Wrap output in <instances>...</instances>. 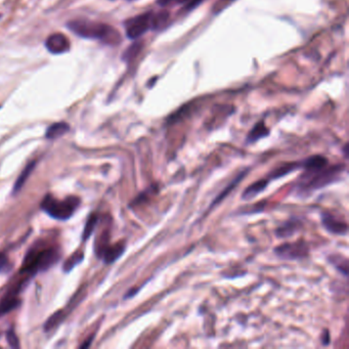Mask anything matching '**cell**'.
<instances>
[{
	"mask_svg": "<svg viewBox=\"0 0 349 349\" xmlns=\"http://www.w3.org/2000/svg\"><path fill=\"white\" fill-rule=\"evenodd\" d=\"M345 168L343 164H338L330 167L326 165L304 169V173L300 176L299 182L296 186L298 193L307 195L339 180Z\"/></svg>",
	"mask_w": 349,
	"mask_h": 349,
	"instance_id": "cell-1",
	"label": "cell"
},
{
	"mask_svg": "<svg viewBox=\"0 0 349 349\" xmlns=\"http://www.w3.org/2000/svg\"><path fill=\"white\" fill-rule=\"evenodd\" d=\"M67 26L76 35L86 39H98L113 45H116L121 40L118 31L106 24L87 20H74L69 22Z\"/></svg>",
	"mask_w": 349,
	"mask_h": 349,
	"instance_id": "cell-2",
	"label": "cell"
},
{
	"mask_svg": "<svg viewBox=\"0 0 349 349\" xmlns=\"http://www.w3.org/2000/svg\"><path fill=\"white\" fill-rule=\"evenodd\" d=\"M80 205V199L77 197H68L67 199L61 201L57 200L51 195H47L41 203V208L49 216L56 219H69L78 206Z\"/></svg>",
	"mask_w": 349,
	"mask_h": 349,
	"instance_id": "cell-3",
	"label": "cell"
},
{
	"mask_svg": "<svg viewBox=\"0 0 349 349\" xmlns=\"http://www.w3.org/2000/svg\"><path fill=\"white\" fill-rule=\"evenodd\" d=\"M58 259L59 252L54 249L33 251L25 258L23 270L28 273H36L37 271L47 269L53 265Z\"/></svg>",
	"mask_w": 349,
	"mask_h": 349,
	"instance_id": "cell-4",
	"label": "cell"
},
{
	"mask_svg": "<svg viewBox=\"0 0 349 349\" xmlns=\"http://www.w3.org/2000/svg\"><path fill=\"white\" fill-rule=\"evenodd\" d=\"M274 254L285 260H296L305 258L309 253L306 242L299 240L294 243H284L273 249Z\"/></svg>",
	"mask_w": 349,
	"mask_h": 349,
	"instance_id": "cell-5",
	"label": "cell"
},
{
	"mask_svg": "<svg viewBox=\"0 0 349 349\" xmlns=\"http://www.w3.org/2000/svg\"><path fill=\"white\" fill-rule=\"evenodd\" d=\"M153 14L145 12L128 20L125 24L126 35L129 39L135 40L142 36L150 28H152Z\"/></svg>",
	"mask_w": 349,
	"mask_h": 349,
	"instance_id": "cell-6",
	"label": "cell"
},
{
	"mask_svg": "<svg viewBox=\"0 0 349 349\" xmlns=\"http://www.w3.org/2000/svg\"><path fill=\"white\" fill-rule=\"evenodd\" d=\"M322 224L324 228L333 234L337 235H345L347 233V224L341 219H338L335 215L330 212H323L322 213Z\"/></svg>",
	"mask_w": 349,
	"mask_h": 349,
	"instance_id": "cell-7",
	"label": "cell"
},
{
	"mask_svg": "<svg viewBox=\"0 0 349 349\" xmlns=\"http://www.w3.org/2000/svg\"><path fill=\"white\" fill-rule=\"evenodd\" d=\"M45 46L50 53L62 54L69 51L70 41L64 34L54 33L46 39Z\"/></svg>",
	"mask_w": 349,
	"mask_h": 349,
	"instance_id": "cell-8",
	"label": "cell"
},
{
	"mask_svg": "<svg viewBox=\"0 0 349 349\" xmlns=\"http://www.w3.org/2000/svg\"><path fill=\"white\" fill-rule=\"evenodd\" d=\"M125 250V245L123 243H118L116 245L110 246L108 245L100 254L99 256L104 258L105 262L107 263H112L117 260L124 252Z\"/></svg>",
	"mask_w": 349,
	"mask_h": 349,
	"instance_id": "cell-9",
	"label": "cell"
},
{
	"mask_svg": "<svg viewBox=\"0 0 349 349\" xmlns=\"http://www.w3.org/2000/svg\"><path fill=\"white\" fill-rule=\"evenodd\" d=\"M268 182H269V179L266 177V178L257 180V181H255L254 183L250 185V186L244 191V193H243V195H242V199L248 201V200H251V199L257 197L261 192H263V191L267 188Z\"/></svg>",
	"mask_w": 349,
	"mask_h": 349,
	"instance_id": "cell-10",
	"label": "cell"
},
{
	"mask_svg": "<svg viewBox=\"0 0 349 349\" xmlns=\"http://www.w3.org/2000/svg\"><path fill=\"white\" fill-rule=\"evenodd\" d=\"M301 229V222L299 219L296 218H292L290 221H288L287 223H285L282 227H280L277 231H275V234L278 237H289L291 235H293L294 233H297L299 230Z\"/></svg>",
	"mask_w": 349,
	"mask_h": 349,
	"instance_id": "cell-11",
	"label": "cell"
},
{
	"mask_svg": "<svg viewBox=\"0 0 349 349\" xmlns=\"http://www.w3.org/2000/svg\"><path fill=\"white\" fill-rule=\"evenodd\" d=\"M16 294L14 291L8 292L6 296L1 300L0 302V315L8 314L9 311L13 310L20 305V300L16 297Z\"/></svg>",
	"mask_w": 349,
	"mask_h": 349,
	"instance_id": "cell-12",
	"label": "cell"
},
{
	"mask_svg": "<svg viewBox=\"0 0 349 349\" xmlns=\"http://www.w3.org/2000/svg\"><path fill=\"white\" fill-rule=\"evenodd\" d=\"M269 134V130L268 128L265 126L264 122H258L253 128L252 130L249 132L248 136H247V142L248 143H254L257 140L267 136Z\"/></svg>",
	"mask_w": 349,
	"mask_h": 349,
	"instance_id": "cell-13",
	"label": "cell"
},
{
	"mask_svg": "<svg viewBox=\"0 0 349 349\" xmlns=\"http://www.w3.org/2000/svg\"><path fill=\"white\" fill-rule=\"evenodd\" d=\"M299 168H301V162L298 163H286L284 165H282L281 167L274 169L268 176L267 178L270 179H275V178H280L283 177L285 175H288L289 173L298 170Z\"/></svg>",
	"mask_w": 349,
	"mask_h": 349,
	"instance_id": "cell-14",
	"label": "cell"
},
{
	"mask_svg": "<svg viewBox=\"0 0 349 349\" xmlns=\"http://www.w3.org/2000/svg\"><path fill=\"white\" fill-rule=\"evenodd\" d=\"M69 129H70L69 125L65 122L54 123L47 128L45 135H46V138L48 139H56L58 137H61L65 133H67Z\"/></svg>",
	"mask_w": 349,
	"mask_h": 349,
	"instance_id": "cell-15",
	"label": "cell"
},
{
	"mask_svg": "<svg viewBox=\"0 0 349 349\" xmlns=\"http://www.w3.org/2000/svg\"><path fill=\"white\" fill-rule=\"evenodd\" d=\"M249 172V170L247 169L246 171H244V172H241L240 173V175H237L234 179H233V181H232V183H230L229 186H227V188L221 193V195L213 201V203H212V205H211V207H213V206H215L217 203H219L221 201H223L230 193H231V191L233 190V188H235L236 187V185L244 178V176H246L247 175V173Z\"/></svg>",
	"mask_w": 349,
	"mask_h": 349,
	"instance_id": "cell-16",
	"label": "cell"
},
{
	"mask_svg": "<svg viewBox=\"0 0 349 349\" xmlns=\"http://www.w3.org/2000/svg\"><path fill=\"white\" fill-rule=\"evenodd\" d=\"M329 261L341 272L344 277L348 275V260L347 258L340 255H331Z\"/></svg>",
	"mask_w": 349,
	"mask_h": 349,
	"instance_id": "cell-17",
	"label": "cell"
},
{
	"mask_svg": "<svg viewBox=\"0 0 349 349\" xmlns=\"http://www.w3.org/2000/svg\"><path fill=\"white\" fill-rule=\"evenodd\" d=\"M34 167H35V162H32V163H30V164L24 169V171L21 173L20 177L17 178V180H16V182H15V185H14L13 193H16V192H19V191L21 190V188L24 186V183H25L26 180L28 179L29 175H30L31 172L33 171Z\"/></svg>",
	"mask_w": 349,
	"mask_h": 349,
	"instance_id": "cell-18",
	"label": "cell"
},
{
	"mask_svg": "<svg viewBox=\"0 0 349 349\" xmlns=\"http://www.w3.org/2000/svg\"><path fill=\"white\" fill-rule=\"evenodd\" d=\"M83 260V253L81 251H78L74 253L64 264V271L69 272L71 269H73L77 264H79Z\"/></svg>",
	"mask_w": 349,
	"mask_h": 349,
	"instance_id": "cell-19",
	"label": "cell"
},
{
	"mask_svg": "<svg viewBox=\"0 0 349 349\" xmlns=\"http://www.w3.org/2000/svg\"><path fill=\"white\" fill-rule=\"evenodd\" d=\"M168 17H169V14L166 11L159 12L158 14L153 15L152 28H154V29H161L166 24Z\"/></svg>",
	"mask_w": 349,
	"mask_h": 349,
	"instance_id": "cell-20",
	"label": "cell"
},
{
	"mask_svg": "<svg viewBox=\"0 0 349 349\" xmlns=\"http://www.w3.org/2000/svg\"><path fill=\"white\" fill-rule=\"evenodd\" d=\"M65 315L63 314V311H58L57 314H54L52 317H50L48 319V321L45 323V331H50L52 330L54 327H57L61 322L62 320L64 319Z\"/></svg>",
	"mask_w": 349,
	"mask_h": 349,
	"instance_id": "cell-21",
	"label": "cell"
},
{
	"mask_svg": "<svg viewBox=\"0 0 349 349\" xmlns=\"http://www.w3.org/2000/svg\"><path fill=\"white\" fill-rule=\"evenodd\" d=\"M97 224H98V216L97 215H91L89 217V219L87 221L85 229H84V232H83V238L84 240H87L90 236V234L94 233Z\"/></svg>",
	"mask_w": 349,
	"mask_h": 349,
	"instance_id": "cell-22",
	"label": "cell"
},
{
	"mask_svg": "<svg viewBox=\"0 0 349 349\" xmlns=\"http://www.w3.org/2000/svg\"><path fill=\"white\" fill-rule=\"evenodd\" d=\"M141 48V44L140 43H134L132 44L129 48H127L125 54L123 56L124 60H131L132 58H134L140 50Z\"/></svg>",
	"mask_w": 349,
	"mask_h": 349,
	"instance_id": "cell-23",
	"label": "cell"
},
{
	"mask_svg": "<svg viewBox=\"0 0 349 349\" xmlns=\"http://www.w3.org/2000/svg\"><path fill=\"white\" fill-rule=\"evenodd\" d=\"M6 339H7V342L8 344L15 348V347H19L20 344H19V339L16 337V335L14 334V332L12 330H9L7 333H6Z\"/></svg>",
	"mask_w": 349,
	"mask_h": 349,
	"instance_id": "cell-24",
	"label": "cell"
},
{
	"mask_svg": "<svg viewBox=\"0 0 349 349\" xmlns=\"http://www.w3.org/2000/svg\"><path fill=\"white\" fill-rule=\"evenodd\" d=\"M9 269V262L8 258L6 257L5 254L0 253V272L7 271Z\"/></svg>",
	"mask_w": 349,
	"mask_h": 349,
	"instance_id": "cell-25",
	"label": "cell"
},
{
	"mask_svg": "<svg viewBox=\"0 0 349 349\" xmlns=\"http://www.w3.org/2000/svg\"><path fill=\"white\" fill-rule=\"evenodd\" d=\"M344 156L347 158L348 157V144L346 143L344 146Z\"/></svg>",
	"mask_w": 349,
	"mask_h": 349,
	"instance_id": "cell-26",
	"label": "cell"
},
{
	"mask_svg": "<svg viewBox=\"0 0 349 349\" xmlns=\"http://www.w3.org/2000/svg\"><path fill=\"white\" fill-rule=\"evenodd\" d=\"M159 1H160V3H161V4H163V5H164V4H167V3H169V2H170V1H172V0H159ZM176 1H177V0H176ZM179 1H183V0H179Z\"/></svg>",
	"mask_w": 349,
	"mask_h": 349,
	"instance_id": "cell-27",
	"label": "cell"
}]
</instances>
